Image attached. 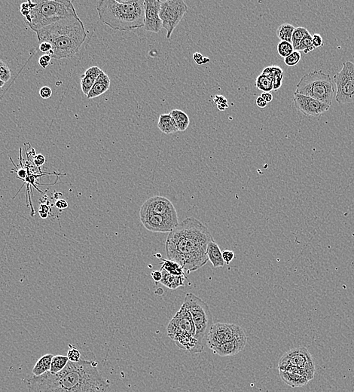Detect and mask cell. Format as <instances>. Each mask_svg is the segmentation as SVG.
<instances>
[{
    "instance_id": "45",
    "label": "cell",
    "mask_w": 354,
    "mask_h": 392,
    "mask_svg": "<svg viewBox=\"0 0 354 392\" xmlns=\"http://www.w3.org/2000/svg\"><path fill=\"white\" fill-rule=\"evenodd\" d=\"M54 206L59 210L66 209L68 208V202L64 199H58L54 204Z\"/></svg>"
},
{
    "instance_id": "4",
    "label": "cell",
    "mask_w": 354,
    "mask_h": 392,
    "mask_svg": "<svg viewBox=\"0 0 354 392\" xmlns=\"http://www.w3.org/2000/svg\"><path fill=\"white\" fill-rule=\"evenodd\" d=\"M97 11L102 22L115 31L129 32L144 27V0H101Z\"/></svg>"
},
{
    "instance_id": "21",
    "label": "cell",
    "mask_w": 354,
    "mask_h": 392,
    "mask_svg": "<svg viewBox=\"0 0 354 392\" xmlns=\"http://www.w3.org/2000/svg\"><path fill=\"white\" fill-rule=\"evenodd\" d=\"M161 272L162 273V278L160 282L163 285L165 286L166 288L171 290H176L185 284L186 276H174L162 269H161Z\"/></svg>"
},
{
    "instance_id": "53",
    "label": "cell",
    "mask_w": 354,
    "mask_h": 392,
    "mask_svg": "<svg viewBox=\"0 0 354 392\" xmlns=\"http://www.w3.org/2000/svg\"><path fill=\"white\" fill-rule=\"evenodd\" d=\"M39 216H40L41 218L42 219H46L48 217L49 215L48 213H42V212H39Z\"/></svg>"
},
{
    "instance_id": "17",
    "label": "cell",
    "mask_w": 354,
    "mask_h": 392,
    "mask_svg": "<svg viewBox=\"0 0 354 392\" xmlns=\"http://www.w3.org/2000/svg\"><path fill=\"white\" fill-rule=\"evenodd\" d=\"M247 338L246 335L237 337L231 341L223 343L211 348L212 352L220 357L233 356L244 349L246 345Z\"/></svg>"
},
{
    "instance_id": "32",
    "label": "cell",
    "mask_w": 354,
    "mask_h": 392,
    "mask_svg": "<svg viewBox=\"0 0 354 392\" xmlns=\"http://www.w3.org/2000/svg\"><path fill=\"white\" fill-rule=\"evenodd\" d=\"M308 33L309 31L305 27H299L295 28L292 36V45L293 46L294 50L299 46L301 41Z\"/></svg>"
},
{
    "instance_id": "40",
    "label": "cell",
    "mask_w": 354,
    "mask_h": 392,
    "mask_svg": "<svg viewBox=\"0 0 354 392\" xmlns=\"http://www.w3.org/2000/svg\"><path fill=\"white\" fill-rule=\"evenodd\" d=\"M313 44L314 47L320 48L323 46V39L322 36L318 33L314 34L312 36Z\"/></svg>"
},
{
    "instance_id": "27",
    "label": "cell",
    "mask_w": 354,
    "mask_h": 392,
    "mask_svg": "<svg viewBox=\"0 0 354 392\" xmlns=\"http://www.w3.org/2000/svg\"><path fill=\"white\" fill-rule=\"evenodd\" d=\"M295 28L292 24H281L277 30V37L280 41L292 43V36Z\"/></svg>"
},
{
    "instance_id": "8",
    "label": "cell",
    "mask_w": 354,
    "mask_h": 392,
    "mask_svg": "<svg viewBox=\"0 0 354 392\" xmlns=\"http://www.w3.org/2000/svg\"><path fill=\"white\" fill-rule=\"evenodd\" d=\"M183 305L187 308L192 315L195 327V338L200 346L204 349V345L207 344L208 333L211 327L213 325L212 313L209 306L193 293L186 294Z\"/></svg>"
},
{
    "instance_id": "13",
    "label": "cell",
    "mask_w": 354,
    "mask_h": 392,
    "mask_svg": "<svg viewBox=\"0 0 354 392\" xmlns=\"http://www.w3.org/2000/svg\"><path fill=\"white\" fill-rule=\"evenodd\" d=\"M140 221L144 227L152 232H171L179 223L178 218L161 216L153 213L140 212Z\"/></svg>"
},
{
    "instance_id": "11",
    "label": "cell",
    "mask_w": 354,
    "mask_h": 392,
    "mask_svg": "<svg viewBox=\"0 0 354 392\" xmlns=\"http://www.w3.org/2000/svg\"><path fill=\"white\" fill-rule=\"evenodd\" d=\"M287 366L303 369L314 378L315 364L314 359L306 347H298L289 350L282 356L279 360V370Z\"/></svg>"
},
{
    "instance_id": "43",
    "label": "cell",
    "mask_w": 354,
    "mask_h": 392,
    "mask_svg": "<svg viewBox=\"0 0 354 392\" xmlns=\"http://www.w3.org/2000/svg\"><path fill=\"white\" fill-rule=\"evenodd\" d=\"M20 12H21V14L24 16V17L30 16L31 8H30V5L28 2L21 4V6H20Z\"/></svg>"
},
{
    "instance_id": "39",
    "label": "cell",
    "mask_w": 354,
    "mask_h": 392,
    "mask_svg": "<svg viewBox=\"0 0 354 392\" xmlns=\"http://www.w3.org/2000/svg\"><path fill=\"white\" fill-rule=\"evenodd\" d=\"M235 253L231 250H225L223 252V258L226 264H229L235 259Z\"/></svg>"
},
{
    "instance_id": "6",
    "label": "cell",
    "mask_w": 354,
    "mask_h": 392,
    "mask_svg": "<svg viewBox=\"0 0 354 392\" xmlns=\"http://www.w3.org/2000/svg\"><path fill=\"white\" fill-rule=\"evenodd\" d=\"M168 337L176 345L191 354L201 353L203 348L195 338V327L190 312L185 305L176 313L167 327Z\"/></svg>"
},
{
    "instance_id": "52",
    "label": "cell",
    "mask_w": 354,
    "mask_h": 392,
    "mask_svg": "<svg viewBox=\"0 0 354 392\" xmlns=\"http://www.w3.org/2000/svg\"><path fill=\"white\" fill-rule=\"evenodd\" d=\"M218 110H220V111H224L226 109H228L229 107L228 106V103H222V104L218 105Z\"/></svg>"
},
{
    "instance_id": "9",
    "label": "cell",
    "mask_w": 354,
    "mask_h": 392,
    "mask_svg": "<svg viewBox=\"0 0 354 392\" xmlns=\"http://www.w3.org/2000/svg\"><path fill=\"white\" fill-rule=\"evenodd\" d=\"M336 100L339 104L354 103V63L346 61L334 76Z\"/></svg>"
},
{
    "instance_id": "37",
    "label": "cell",
    "mask_w": 354,
    "mask_h": 392,
    "mask_svg": "<svg viewBox=\"0 0 354 392\" xmlns=\"http://www.w3.org/2000/svg\"><path fill=\"white\" fill-rule=\"evenodd\" d=\"M193 59L198 65H205L207 63L209 62V58H205L199 52L194 53V55H193Z\"/></svg>"
},
{
    "instance_id": "28",
    "label": "cell",
    "mask_w": 354,
    "mask_h": 392,
    "mask_svg": "<svg viewBox=\"0 0 354 392\" xmlns=\"http://www.w3.org/2000/svg\"><path fill=\"white\" fill-rule=\"evenodd\" d=\"M69 361L67 356L56 355V356L53 357L51 369L49 370V372L51 374H58V373L61 372V370L65 368Z\"/></svg>"
},
{
    "instance_id": "41",
    "label": "cell",
    "mask_w": 354,
    "mask_h": 392,
    "mask_svg": "<svg viewBox=\"0 0 354 392\" xmlns=\"http://www.w3.org/2000/svg\"><path fill=\"white\" fill-rule=\"evenodd\" d=\"M33 163L36 167L40 168L41 166L43 165L46 163V158L42 154L35 155L33 158Z\"/></svg>"
},
{
    "instance_id": "18",
    "label": "cell",
    "mask_w": 354,
    "mask_h": 392,
    "mask_svg": "<svg viewBox=\"0 0 354 392\" xmlns=\"http://www.w3.org/2000/svg\"><path fill=\"white\" fill-rule=\"evenodd\" d=\"M110 85H111V81H110L108 75L106 74L105 72L102 71L95 81L89 93L87 95V98L92 99V98L100 97V95L106 93L110 89Z\"/></svg>"
},
{
    "instance_id": "26",
    "label": "cell",
    "mask_w": 354,
    "mask_h": 392,
    "mask_svg": "<svg viewBox=\"0 0 354 392\" xmlns=\"http://www.w3.org/2000/svg\"><path fill=\"white\" fill-rule=\"evenodd\" d=\"M161 269L174 276H185L183 268L179 263L170 260L162 259Z\"/></svg>"
},
{
    "instance_id": "16",
    "label": "cell",
    "mask_w": 354,
    "mask_h": 392,
    "mask_svg": "<svg viewBox=\"0 0 354 392\" xmlns=\"http://www.w3.org/2000/svg\"><path fill=\"white\" fill-rule=\"evenodd\" d=\"M161 1L159 0H145V17H144V29L148 32L157 33L163 28L162 21L159 13L161 11Z\"/></svg>"
},
{
    "instance_id": "31",
    "label": "cell",
    "mask_w": 354,
    "mask_h": 392,
    "mask_svg": "<svg viewBox=\"0 0 354 392\" xmlns=\"http://www.w3.org/2000/svg\"><path fill=\"white\" fill-rule=\"evenodd\" d=\"M272 79L273 81V90L277 91L282 86L283 70L279 66H272Z\"/></svg>"
},
{
    "instance_id": "36",
    "label": "cell",
    "mask_w": 354,
    "mask_h": 392,
    "mask_svg": "<svg viewBox=\"0 0 354 392\" xmlns=\"http://www.w3.org/2000/svg\"><path fill=\"white\" fill-rule=\"evenodd\" d=\"M67 357L69 361L78 362L81 360V353L79 350L76 349L73 346V348H70L68 351Z\"/></svg>"
},
{
    "instance_id": "7",
    "label": "cell",
    "mask_w": 354,
    "mask_h": 392,
    "mask_svg": "<svg viewBox=\"0 0 354 392\" xmlns=\"http://www.w3.org/2000/svg\"><path fill=\"white\" fill-rule=\"evenodd\" d=\"M295 93L314 98L331 106L336 95L334 84L330 75L322 70H315L304 75L298 83Z\"/></svg>"
},
{
    "instance_id": "3",
    "label": "cell",
    "mask_w": 354,
    "mask_h": 392,
    "mask_svg": "<svg viewBox=\"0 0 354 392\" xmlns=\"http://www.w3.org/2000/svg\"><path fill=\"white\" fill-rule=\"evenodd\" d=\"M34 32L39 43H50L52 46L48 54L54 59L72 58L82 46L87 34L80 17L61 19Z\"/></svg>"
},
{
    "instance_id": "15",
    "label": "cell",
    "mask_w": 354,
    "mask_h": 392,
    "mask_svg": "<svg viewBox=\"0 0 354 392\" xmlns=\"http://www.w3.org/2000/svg\"><path fill=\"white\" fill-rule=\"evenodd\" d=\"M293 102L297 110L307 116L317 117L327 112L330 106L314 98L294 92Z\"/></svg>"
},
{
    "instance_id": "12",
    "label": "cell",
    "mask_w": 354,
    "mask_h": 392,
    "mask_svg": "<svg viewBox=\"0 0 354 392\" xmlns=\"http://www.w3.org/2000/svg\"><path fill=\"white\" fill-rule=\"evenodd\" d=\"M244 335H246L244 330L238 325L227 323L213 324L208 333L207 345L211 349L216 345Z\"/></svg>"
},
{
    "instance_id": "1",
    "label": "cell",
    "mask_w": 354,
    "mask_h": 392,
    "mask_svg": "<svg viewBox=\"0 0 354 392\" xmlns=\"http://www.w3.org/2000/svg\"><path fill=\"white\" fill-rule=\"evenodd\" d=\"M29 392H107L109 384L103 379L97 363L80 360L68 362L58 374L47 372L31 376L26 380Z\"/></svg>"
},
{
    "instance_id": "46",
    "label": "cell",
    "mask_w": 354,
    "mask_h": 392,
    "mask_svg": "<svg viewBox=\"0 0 354 392\" xmlns=\"http://www.w3.org/2000/svg\"><path fill=\"white\" fill-rule=\"evenodd\" d=\"M213 101L215 102V103L217 104V106L218 105L222 104V103H228V100H227V99H226L224 96H223V95H215Z\"/></svg>"
},
{
    "instance_id": "48",
    "label": "cell",
    "mask_w": 354,
    "mask_h": 392,
    "mask_svg": "<svg viewBox=\"0 0 354 392\" xmlns=\"http://www.w3.org/2000/svg\"><path fill=\"white\" fill-rule=\"evenodd\" d=\"M16 172H17V178L21 180H24L27 178V171L24 169V167H21L20 169L17 170Z\"/></svg>"
},
{
    "instance_id": "47",
    "label": "cell",
    "mask_w": 354,
    "mask_h": 392,
    "mask_svg": "<svg viewBox=\"0 0 354 392\" xmlns=\"http://www.w3.org/2000/svg\"><path fill=\"white\" fill-rule=\"evenodd\" d=\"M151 276H152L154 281H155L156 283L160 282L161 280L162 273L161 272V270L152 272V273H151Z\"/></svg>"
},
{
    "instance_id": "2",
    "label": "cell",
    "mask_w": 354,
    "mask_h": 392,
    "mask_svg": "<svg viewBox=\"0 0 354 392\" xmlns=\"http://www.w3.org/2000/svg\"><path fill=\"white\" fill-rule=\"evenodd\" d=\"M214 241L208 227L193 217H188L169 232L166 253L170 261L179 263L189 274L208 262L207 249Z\"/></svg>"
},
{
    "instance_id": "29",
    "label": "cell",
    "mask_w": 354,
    "mask_h": 392,
    "mask_svg": "<svg viewBox=\"0 0 354 392\" xmlns=\"http://www.w3.org/2000/svg\"><path fill=\"white\" fill-rule=\"evenodd\" d=\"M256 87L263 92H271L273 91L272 79L261 73L256 80Z\"/></svg>"
},
{
    "instance_id": "33",
    "label": "cell",
    "mask_w": 354,
    "mask_h": 392,
    "mask_svg": "<svg viewBox=\"0 0 354 392\" xmlns=\"http://www.w3.org/2000/svg\"><path fill=\"white\" fill-rule=\"evenodd\" d=\"M294 51H295V50H294L292 43H288V42L280 41L278 46H277V51H278V54L283 58H286L287 57H288V56L292 54Z\"/></svg>"
},
{
    "instance_id": "10",
    "label": "cell",
    "mask_w": 354,
    "mask_h": 392,
    "mask_svg": "<svg viewBox=\"0 0 354 392\" xmlns=\"http://www.w3.org/2000/svg\"><path fill=\"white\" fill-rule=\"evenodd\" d=\"M187 11V4L183 0H167L161 2L159 16L162 27L167 31V39H171L174 30Z\"/></svg>"
},
{
    "instance_id": "5",
    "label": "cell",
    "mask_w": 354,
    "mask_h": 392,
    "mask_svg": "<svg viewBox=\"0 0 354 392\" xmlns=\"http://www.w3.org/2000/svg\"><path fill=\"white\" fill-rule=\"evenodd\" d=\"M28 3L31 12L30 16L24 17V21L33 31L42 29L61 19L79 17L73 2L69 0L29 1Z\"/></svg>"
},
{
    "instance_id": "50",
    "label": "cell",
    "mask_w": 354,
    "mask_h": 392,
    "mask_svg": "<svg viewBox=\"0 0 354 392\" xmlns=\"http://www.w3.org/2000/svg\"><path fill=\"white\" fill-rule=\"evenodd\" d=\"M256 103H257V106H258L259 108L263 109L265 107H267V105L268 103L265 101L263 98H261V96L258 97L257 98V100H256Z\"/></svg>"
},
{
    "instance_id": "54",
    "label": "cell",
    "mask_w": 354,
    "mask_h": 392,
    "mask_svg": "<svg viewBox=\"0 0 354 392\" xmlns=\"http://www.w3.org/2000/svg\"><path fill=\"white\" fill-rule=\"evenodd\" d=\"M5 83L4 82L1 81V80H0V88H2V87H3L4 85H5Z\"/></svg>"
},
{
    "instance_id": "24",
    "label": "cell",
    "mask_w": 354,
    "mask_h": 392,
    "mask_svg": "<svg viewBox=\"0 0 354 392\" xmlns=\"http://www.w3.org/2000/svg\"><path fill=\"white\" fill-rule=\"evenodd\" d=\"M158 128L161 131L166 134H173L175 132L179 131L177 129L175 122L170 114H161L159 116Z\"/></svg>"
},
{
    "instance_id": "19",
    "label": "cell",
    "mask_w": 354,
    "mask_h": 392,
    "mask_svg": "<svg viewBox=\"0 0 354 392\" xmlns=\"http://www.w3.org/2000/svg\"><path fill=\"white\" fill-rule=\"evenodd\" d=\"M101 69L98 66H91L88 68L84 74L81 75V88L83 93L85 95H88L91 91V88L95 84V81L97 79L98 76L102 73Z\"/></svg>"
},
{
    "instance_id": "14",
    "label": "cell",
    "mask_w": 354,
    "mask_h": 392,
    "mask_svg": "<svg viewBox=\"0 0 354 392\" xmlns=\"http://www.w3.org/2000/svg\"><path fill=\"white\" fill-rule=\"evenodd\" d=\"M142 213H153L161 216H172L178 218L175 207L168 198L155 196L147 199L140 208Z\"/></svg>"
},
{
    "instance_id": "23",
    "label": "cell",
    "mask_w": 354,
    "mask_h": 392,
    "mask_svg": "<svg viewBox=\"0 0 354 392\" xmlns=\"http://www.w3.org/2000/svg\"><path fill=\"white\" fill-rule=\"evenodd\" d=\"M54 355L52 354H46L41 357L38 361L35 363L32 369V375L40 376L48 372L51 369V360Z\"/></svg>"
},
{
    "instance_id": "38",
    "label": "cell",
    "mask_w": 354,
    "mask_h": 392,
    "mask_svg": "<svg viewBox=\"0 0 354 392\" xmlns=\"http://www.w3.org/2000/svg\"><path fill=\"white\" fill-rule=\"evenodd\" d=\"M39 95H40L41 98H43V99H48L52 95V90L48 86L42 87L39 90Z\"/></svg>"
},
{
    "instance_id": "30",
    "label": "cell",
    "mask_w": 354,
    "mask_h": 392,
    "mask_svg": "<svg viewBox=\"0 0 354 392\" xmlns=\"http://www.w3.org/2000/svg\"><path fill=\"white\" fill-rule=\"evenodd\" d=\"M316 48L314 47L313 44L312 36L310 35V33L305 36V37L301 41L300 44L296 49H295V51H303L306 54H308L309 52L314 51Z\"/></svg>"
},
{
    "instance_id": "25",
    "label": "cell",
    "mask_w": 354,
    "mask_h": 392,
    "mask_svg": "<svg viewBox=\"0 0 354 392\" xmlns=\"http://www.w3.org/2000/svg\"><path fill=\"white\" fill-rule=\"evenodd\" d=\"M173 119L175 122L177 129L179 131H185L189 127L190 119L185 112L180 110H173L170 113Z\"/></svg>"
},
{
    "instance_id": "20",
    "label": "cell",
    "mask_w": 354,
    "mask_h": 392,
    "mask_svg": "<svg viewBox=\"0 0 354 392\" xmlns=\"http://www.w3.org/2000/svg\"><path fill=\"white\" fill-rule=\"evenodd\" d=\"M207 256L208 261H210L214 268L223 267L225 265L224 260L223 258V252L219 248V245L215 241L209 242L207 249Z\"/></svg>"
},
{
    "instance_id": "42",
    "label": "cell",
    "mask_w": 354,
    "mask_h": 392,
    "mask_svg": "<svg viewBox=\"0 0 354 392\" xmlns=\"http://www.w3.org/2000/svg\"><path fill=\"white\" fill-rule=\"evenodd\" d=\"M51 58L48 54L41 56L39 59V64L42 68H46L51 62Z\"/></svg>"
},
{
    "instance_id": "34",
    "label": "cell",
    "mask_w": 354,
    "mask_h": 392,
    "mask_svg": "<svg viewBox=\"0 0 354 392\" xmlns=\"http://www.w3.org/2000/svg\"><path fill=\"white\" fill-rule=\"evenodd\" d=\"M12 73L8 65L0 60V80L7 82L10 80Z\"/></svg>"
},
{
    "instance_id": "44",
    "label": "cell",
    "mask_w": 354,
    "mask_h": 392,
    "mask_svg": "<svg viewBox=\"0 0 354 392\" xmlns=\"http://www.w3.org/2000/svg\"><path fill=\"white\" fill-rule=\"evenodd\" d=\"M51 49H52V46L50 43H47V42H44V43H40L39 45V50H40L42 52L48 53L49 51H51Z\"/></svg>"
},
{
    "instance_id": "51",
    "label": "cell",
    "mask_w": 354,
    "mask_h": 392,
    "mask_svg": "<svg viewBox=\"0 0 354 392\" xmlns=\"http://www.w3.org/2000/svg\"><path fill=\"white\" fill-rule=\"evenodd\" d=\"M39 212L48 213V214L49 215L50 213H51V208H50V206H49L48 205H43V204H41L40 207H39Z\"/></svg>"
},
{
    "instance_id": "49",
    "label": "cell",
    "mask_w": 354,
    "mask_h": 392,
    "mask_svg": "<svg viewBox=\"0 0 354 392\" xmlns=\"http://www.w3.org/2000/svg\"><path fill=\"white\" fill-rule=\"evenodd\" d=\"M261 97L263 98L267 103H271L273 100V95L271 94V92H262Z\"/></svg>"
},
{
    "instance_id": "22",
    "label": "cell",
    "mask_w": 354,
    "mask_h": 392,
    "mask_svg": "<svg viewBox=\"0 0 354 392\" xmlns=\"http://www.w3.org/2000/svg\"><path fill=\"white\" fill-rule=\"evenodd\" d=\"M280 376L283 382H285L287 385L292 388L303 387L309 382L306 377L302 376L299 374L283 370H280Z\"/></svg>"
},
{
    "instance_id": "35",
    "label": "cell",
    "mask_w": 354,
    "mask_h": 392,
    "mask_svg": "<svg viewBox=\"0 0 354 392\" xmlns=\"http://www.w3.org/2000/svg\"><path fill=\"white\" fill-rule=\"evenodd\" d=\"M301 58H302V55H301L300 52L298 51H294L292 54L284 58V63L287 66H294L299 64Z\"/></svg>"
}]
</instances>
